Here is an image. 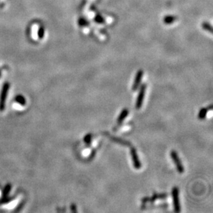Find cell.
I'll return each instance as SVG.
<instances>
[{
    "label": "cell",
    "instance_id": "obj_19",
    "mask_svg": "<svg viewBox=\"0 0 213 213\" xmlns=\"http://www.w3.org/2000/svg\"><path fill=\"white\" fill-rule=\"evenodd\" d=\"M0 77H1V71H0Z\"/></svg>",
    "mask_w": 213,
    "mask_h": 213
},
{
    "label": "cell",
    "instance_id": "obj_7",
    "mask_svg": "<svg viewBox=\"0 0 213 213\" xmlns=\"http://www.w3.org/2000/svg\"><path fill=\"white\" fill-rule=\"evenodd\" d=\"M108 136H109V137L110 138V139L113 141L115 143H117L119 144H121V145H128V146H131V144L128 141H125V140H124L120 138H118V137H113V136H110L109 135H108Z\"/></svg>",
    "mask_w": 213,
    "mask_h": 213
},
{
    "label": "cell",
    "instance_id": "obj_9",
    "mask_svg": "<svg viewBox=\"0 0 213 213\" xmlns=\"http://www.w3.org/2000/svg\"><path fill=\"white\" fill-rule=\"evenodd\" d=\"M128 114H129V110H128L127 109H124L122 110V111L121 112L120 115H119L118 118H117V124H121L124 121V119L127 117V116L128 115Z\"/></svg>",
    "mask_w": 213,
    "mask_h": 213
},
{
    "label": "cell",
    "instance_id": "obj_3",
    "mask_svg": "<svg viewBox=\"0 0 213 213\" xmlns=\"http://www.w3.org/2000/svg\"><path fill=\"white\" fill-rule=\"evenodd\" d=\"M170 156L172 159H173V161L174 163V164L176 166L177 171L179 172V173H183V172H184V168H183L182 161H181L179 156H178L177 152L175 150H172L170 153Z\"/></svg>",
    "mask_w": 213,
    "mask_h": 213
},
{
    "label": "cell",
    "instance_id": "obj_17",
    "mask_svg": "<svg viewBox=\"0 0 213 213\" xmlns=\"http://www.w3.org/2000/svg\"><path fill=\"white\" fill-rule=\"evenodd\" d=\"M71 210L72 212H77V206H76L75 204H72L71 206Z\"/></svg>",
    "mask_w": 213,
    "mask_h": 213
},
{
    "label": "cell",
    "instance_id": "obj_4",
    "mask_svg": "<svg viewBox=\"0 0 213 213\" xmlns=\"http://www.w3.org/2000/svg\"><path fill=\"white\" fill-rule=\"evenodd\" d=\"M145 89H146V85H145V84H142L141 87H140L139 92V94L137 96V101H136L135 107H136L137 109H141V107L142 106L143 101H144V100Z\"/></svg>",
    "mask_w": 213,
    "mask_h": 213
},
{
    "label": "cell",
    "instance_id": "obj_16",
    "mask_svg": "<svg viewBox=\"0 0 213 213\" xmlns=\"http://www.w3.org/2000/svg\"><path fill=\"white\" fill-rule=\"evenodd\" d=\"M202 26H203V28L205 29L206 31H208L210 32V33H212V27H211V25H210L209 24H208V23H204Z\"/></svg>",
    "mask_w": 213,
    "mask_h": 213
},
{
    "label": "cell",
    "instance_id": "obj_12",
    "mask_svg": "<svg viewBox=\"0 0 213 213\" xmlns=\"http://www.w3.org/2000/svg\"><path fill=\"white\" fill-rule=\"evenodd\" d=\"M15 101L17 102V103L19 104L20 105H22V106H24V105H26V99L24 98V96H22L21 95L16 96Z\"/></svg>",
    "mask_w": 213,
    "mask_h": 213
},
{
    "label": "cell",
    "instance_id": "obj_11",
    "mask_svg": "<svg viewBox=\"0 0 213 213\" xmlns=\"http://www.w3.org/2000/svg\"><path fill=\"white\" fill-rule=\"evenodd\" d=\"M11 188H12V186H11L10 183H8V184L5 186L4 190H3L2 192V197L5 198L8 196V194L10 193Z\"/></svg>",
    "mask_w": 213,
    "mask_h": 213
},
{
    "label": "cell",
    "instance_id": "obj_1",
    "mask_svg": "<svg viewBox=\"0 0 213 213\" xmlns=\"http://www.w3.org/2000/svg\"><path fill=\"white\" fill-rule=\"evenodd\" d=\"M10 88V84L6 82L3 84L1 95H0V111H4L6 107V100L8 91Z\"/></svg>",
    "mask_w": 213,
    "mask_h": 213
},
{
    "label": "cell",
    "instance_id": "obj_14",
    "mask_svg": "<svg viewBox=\"0 0 213 213\" xmlns=\"http://www.w3.org/2000/svg\"><path fill=\"white\" fill-rule=\"evenodd\" d=\"M91 139H92V134H87L84 139V141L87 145H90L91 144Z\"/></svg>",
    "mask_w": 213,
    "mask_h": 213
},
{
    "label": "cell",
    "instance_id": "obj_5",
    "mask_svg": "<svg viewBox=\"0 0 213 213\" xmlns=\"http://www.w3.org/2000/svg\"><path fill=\"white\" fill-rule=\"evenodd\" d=\"M130 154L131 157H132L133 159V166L136 169H140L141 167V162H140L139 157L137 155V150L135 148L132 147L130 150Z\"/></svg>",
    "mask_w": 213,
    "mask_h": 213
},
{
    "label": "cell",
    "instance_id": "obj_15",
    "mask_svg": "<svg viewBox=\"0 0 213 213\" xmlns=\"http://www.w3.org/2000/svg\"><path fill=\"white\" fill-rule=\"evenodd\" d=\"M44 28H43V26H41V27L39 28V30H38V37H39V39H43V36H44Z\"/></svg>",
    "mask_w": 213,
    "mask_h": 213
},
{
    "label": "cell",
    "instance_id": "obj_13",
    "mask_svg": "<svg viewBox=\"0 0 213 213\" xmlns=\"http://www.w3.org/2000/svg\"><path fill=\"white\" fill-rule=\"evenodd\" d=\"M175 19H176V17H175L167 16V17H165L164 22L166 23V24H172V23L175 21Z\"/></svg>",
    "mask_w": 213,
    "mask_h": 213
},
{
    "label": "cell",
    "instance_id": "obj_2",
    "mask_svg": "<svg viewBox=\"0 0 213 213\" xmlns=\"http://www.w3.org/2000/svg\"><path fill=\"white\" fill-rule=\"evenodd\" d=\"M172 197H173V203L174 210L176 212L181 211V206L179 198V189L177 187H174L172 190Z\"/></svg>",
    "mask_w": 213,
    "mask_h": 213
},
{
    "label": "cell",
    "instance_id": "obj_8",
    "mask_svg": "<svg viewBox=\"0 0 213 213\" xmlns=\"http://www.w3.org/2000/svg\"><path fill=\"white\" fill-rule=\"evenodd\" d=\"M212 110V105H210L209 107L207 108H202L199 112V115H198V117L199 119H203L206 117L207 113L208 112V110Z\"/></svg>",
    "mask_w": 213,
    "mask_h": 213
},
{
    "label": "cell",
    "instance_id": "obj_6",
    "mask_svg": "<svg viewBox=\"0 0 213 213\" xmlns=\"http://www.w3.org/2000/svg\"><path fill=\"white\" fill-rule=\"evenodd\" d=\"M143 75H144V71H143L142 70H139V71L137 72L135 77V80H134V82L133 84V90H134V91H135V90L139 88L140 83H141L142 80Z\"/></svg>",
    "mask_w": 213,
    "mask_h": 213
},
{
    "label": "cell",
    "instance_id": "obj_10",
    "mask_svg": "<svg viewBox=\"0 0 213 213\" xmlns=\"http://www.w3.org/2000/svg\"><path fill=\"white\" fill-rule=\"evenodd\" d=\"M168 197V195L166 193H161V194H154L152 197H149V202L153 203L157 199H166Z\"/></svg>",
    "mask_w": 213,
    "mask_h": 213
},
{
    "label": "cell",
    "instance_id": "obj_18",
    "mask_svg": "<svg viewBox=\"0 0 213 213\" xmlns=\"http://www.w3.org/2000/svg\"><path fill=\"white\" fill-rule=\"evenodd\" d=\"M141 202L142 203H146L148 202H149V197H145L144 198H142V199H141Z\"/></svg>",
    "mask_w": 213,
    "mask_h": 213
}]
</instances>
